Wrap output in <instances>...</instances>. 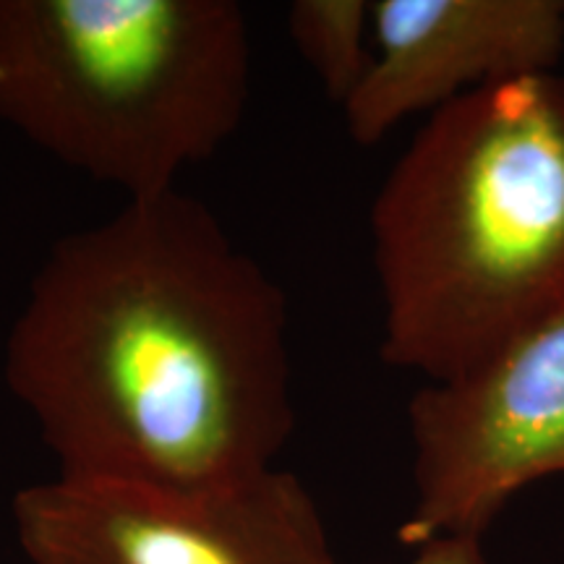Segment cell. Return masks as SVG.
<instances>
[{
    "instance_id": "obj_3",
    "label": "cell",
    "mask_w": 564,
    "mask_h": 564,
    "mask_svg": "<svg viewBox=\"0 0 564 564\" xmlns=\"http://www.w3.org/2000/svg\"><path fill=\"white\" fill-rule=\"evenodd\" d=\"M251 61L236 0H0V123L147 199L241 129Z\"/></svg>"
},
{
    "instance_id": "obj_4",
    "label": "cell",
    "mask_w": 564,
    "mask_h": 564,
    "mask_svg": "<svg viewBox=\"0 0 564 564\" xmlns=\"http://www.w3.org/2000/svg\"><path fill=\"white\" fill-rule=\"evenodd\" d=\"M26 564H337L314 497L272 468L217 489L55 476L11 502Z\"/></svg>"
},
{
    "instance_id": "obj_5",
    "label": "cell",
    "mask_w": 564,
    "mask_h": 564,
    "mask_svg": "<svg viewBox=\"0 0 564 564\" xmlns=\"http://www.w3.org/2000/svg\"><path fill=\"white\" fill-rule=\"evenodd\" d=\"M415 505L405 546L484 535L528 484L564 476V316L455 382L408 405Z\"/></svg>"
},
{
    "instance_id": "obj_8",
    "label": "cell",
    "mask_w": 564,
    "mask_h": 564,
    "mask_svg": "<svg viewBox=\"0 0 564 564\" xmlns=\"http://www.w3.org/2000/svg\"><path fill=\"white\" fill-rule=\"evenodd\" d=\"M408 564H486L481 535H440L419 546L415 560Z\"/></svg>"
},
{
    "instance_id": "obj_7",
    "label": "cell",
    "mask_w": 564,
    "mask_h": 564,
    "mask_svg": "<svg viewBox=\"0 0 564 564\" xmlns=\"http://www.w3.org/2000/svg\"><path fill=\"white\" fill-rule=\"evenodd\" d=\"M369 32L373 3L366 0H295L288 9V34L295 51L340 108L371 66Z\"/></svg>"
},
{
    "instance_id": "obj_2",
    "label": "cell",
    "mask_w": 564,
    "mask_h": 564,
    "mask_svg": "<svg viewBox=\"0 0 564 564\" xmlns=\"http://www.w3.org/2000/svg\"><path fill=\"white\" fill-rule=\"evenodd\" d=\"M382 352L429 384L564 316V76L489 84L421 126L371 204Z\"/></svg>"
},
{
    "instance_id": "obj_1",
    "label": "cell",
    "mask_w": 564,
    "mask_h": 564,
    "mask_svg": "<svg viewBox=\"0 0 564 564\" xmlns=\"http://www.w3.org/2000/svg\"><path fill=\"white\" fill-rule=\"evenodd\" d=\"M288 329L278 280L173 188L51 246L3 377L58 476L217 489L278 468L291 440Z\"/></svg>"
},
{
    "instance_id": "obj_6",
    "label": "cell",
    "mask_w": 564,
    "mask_h": 564,
    "mask_svg": "<svg viewBox=\"0 0 564 564\" xmlns=\"http://www.w3.org/2000/svg\"><path fill=\"white\" fill-rule=\"evenodd\" d=\"M364 82L343 105L356 144L489 84L549 74L564 55V0H377Z\"/></svg>"
}]
</instances>
